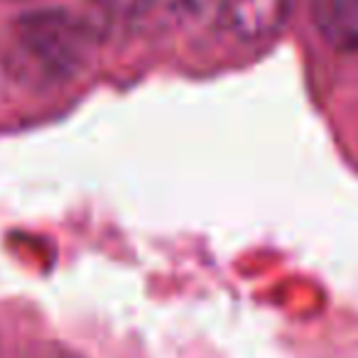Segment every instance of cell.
Here are the masks:
<instances>
[{"mask_svg": "<svg viewBox=\"0 0 358 358\" xmlns=\"http://www.w3.org/2000/svg\"><path fill=\"white\" fill-rule=\"evenodd\" d=\"M96 42V27L69 10H35L15 22L20 55L45 76H69L81 69Z\"/></svg>", "mask_w": 358, "mask_h": 358, "instance_id": "cell-1", "label": "cell"}, {"mask_svg": "<svg viewBox=\"0 0 358 358\" xmlns=\"http://www.w3.org/2000/svg\"><path fill=\"white\" fill-rule=\"evenodd\" d=\"M292 3L294 0H226V25L241 40H268L287 25Z\"/></svg>", "mask_w": 358, "mask_h": 358, "instance_id": "cell-2", "label": "cell"}, {"mask_svg": "<svg viewBox=\"0 0 358 358\" xmlns=\"http://www.w3.org/2000/svg\"><path fill=\"white\" fill-rule=\"evenodd\" d=\"M101 15L123 27H159L187 17L199 0H96Z\"/></svg>", "mask_w": 358, "mask_h": 358, "instance_id": "cell-3", "label": "cell"}, {"mask_svg": "<svg viewBox=\"0 0 358 358\" xmlns=\"http://www.w3.org/2000/svg\"><path fill=\"white\" fill-rule=\"evenodd\" d=\"M312 22L334 50L358 52V0H312Z\"/></svg>", "mask_w": 358, "mask_h": 358, "instance_id": "cell-4", "label": "cell"}]
</instances>
